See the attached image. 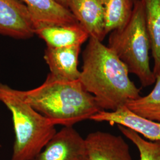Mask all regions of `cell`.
<instances>
[{"label":"cell","mask_w":160,"mask_h":160,"mask_svg":"<svg viewBox=\"0 0 160 160\" xmlns=\"http://www.w3.org/2000/svg\"><path fill=\"white\" fill-rule=\"evenodd\" d=\"M126 65L102 42L89 38L82 53L79 81L102 110L113 112L141 96Z\"/></svg>","instance_id":"obj_1"},{"label":"cell","mask_w":160,"mask_h":160,"mask_svg":"<svg viewBox=\"0 0 160 160\" xmlns=\"http://www.w3.org/2000/svg\"><path fill=\"white\" fill-rule=\"evenodd\" d=\"M25 100L53 125L73 126L102 110L79 80H62L50 73L40 86L22 90Z\"/></svg>","instance_id":"obj_2"},{"label":"cell","mask_w":160,"mask_h":160,"mask_svg":"<svg viewBox=\"0 0 160 160\" xmlns=\"http://www.w3.org/2000/svg\"><path fill=\"white\" fill-rule=\"evenodd\" d=\"M0 102L12 115L15 140L11 160H31L57 133L55 126L28 103L22 90L0 82Z\"/></svg>","instance_id":"obj_3"},{"label":"cell","mask_w":160,"mask_h":160,"mask_svg":"<svg viewBox=\"0 0 160 160\" xmlns=\"http://www.w3.org/2000/svg\"><path fill=\"white\" fill-rule=\"evenodd\" d=\"M108 46L135 75L141 86L154 84L156 77L150 67V43L146 29L143 0L137 2L126 24L109 33Z\"/></svg>","instance_id":"obj_4"},{"label":"cell","mask_w":160,"mask_h":160,"mask_svg":"<svg viewBox=\"0 0 160 160\" xmlns=\"http://www.w3.org/2000/svg\"><path fill=\"white\" fill-rule=\"evenodd\" d=\"M31 160H89L85 139L73 126H63Z\"/></svg>","instance_id":"obj_5"},{"label":"cell","mask_w":160,"mask_h":160,"mask_svg":"<svg viewBox=\"0 0 160 160\" xmlns=\"http://www.w3.org/2000/svg\"><path fill=\"white\" fill-rule=\"evenodd\" d=\"M34 34V22L26 4L20 0H0V35L26 39Z\"/></svg>","instance_id":"obj_6"},{"label":"cell","mask_w":160,"mask_h":160,"mask_svg":"<svg viewBox=\"0 0 160 160\" xmlns=\"http://www.w3.org/2000/svg\"><path fill=\"white\" fill-rule=\"evenodd\" d=\"M85 141L89 160H132L129 145L120 135L94 132Z\"/></svg>","instance_id":"obj_7"},{"label":"cell","mask_w":160,"mask_h":160,"mask_svg":"<svg viewBox=\"0 0 160 160\" xmlns=\"http://www.w3.org/2000/svg\"><path fill=\"white\" fill-rule=\"evenodd\" d=\"M90 120L97 122H106L112 125L125 126L148 141L160 142V122L139 117L126 107L113 112L100 110L92 116Z\"/></svg>","instance_id":"obj_8"},{"label":"cell","mask_w":160,"mask_h":160,"mask_svg":"<svg viewBox=\"0 0 160 160\" xmlns=\"http://www.w3.org/2000/svg\"><path fill=\"white\" fill-rule=\"evenodd\" d=\"M67 8L90 38L104 40L106 34L102 0H67Z\"/></svg>","instance_id":"obj_9"},{"label":"cell","mask_w":160,"mask_h":160,"mask_svg":"<svg viewBox=\"0 0 160 160\" xmlns=\"http://www.w3.org/2000/svg\"><path fill=\"white\" fill-rule=\"evenodd\" d=\"M34 33L46 42L47 46L52 48L81 46L90 38L79 23L38 24L34 25Z\"/></svg>","instance_id":"obj_10"},{"label":"cell","mask_w":160,"mask_h":160,"mask_svg":"<svg viewBox=\"0 0 160 160\" xmlns=\"http://www.w3.org/2000/svg\"><path fill=\"white\" fill-rule=\"evenodd\" d=\"M81 46H47L44 59L50 69V74L62 80H79L80 71L78 69V65Z\"/></svg>","instance_id":"obj_11"},{"label":"cell","mask_w":160,"mask_h":160,"mask_svg":"<svg viewBox=\"0 0 160 160\" xmlns=\"http://www.w3.org/2000/svg\"><path fill=\"white\" fill-rule=\"evenodd\" d=\"M29 9L34 26L38 24H68L78 23L68 8L53 0H20Z\"/></svg>","instance_id":"obj_12"},{"label":"cell","mask_w":160,"mask_h":160,"mask_svg":"<svg viewBox=\"0 0 160 160\" xmlns=\"http://www.w3.org/2000/svg\"><path fill=\"white\" fill-rule=\"evenodd\" d=\"M145 21L154 60L152 71L160 75V0H143Z\"/></svg>","instance_id":"obj_13"},{"label":"cell","mask_w":160,"mask_h":160,"mask_svg":"<svg viewBox=\"0 0 160 160\" xmlns=\"http://www.w3.org/2000/svg\"><path fill=\"white\" fill-rule=\"evenodd\" d=\"M104 8V29L108 35L116 29L124 26L133 10L132 0H102Z\"/></svg>","instance_id":"obj_14"},{"label":"cell","mask_w":160,"mask_h":160,"mask_svg":"<svg viewBox=\"0 0 160 160\" xmlns=\"http://www.w3.org/2000/svg\"><path fill=\"white\" fill-rule=\"evenodd\" d=\"M154 87L148 94L127 103V109L138 116L160 122V75L156 77Z\"/></svg>","instance_id":"obj_15"},{"label":"cell","mask_w":160,"mask_h":160,"mask_svg":"<svg viewBox=\"0 0 160 160\" xmlns=\"http://www.w3.org/2000/svg\"><path fill=\"white\" fill-rule=\"evenodd\" d=\"M121 133L137 148L139 160H160V142L151 141L125 126L118 125Z\"/></svg>","instance_id":"obj_16"},{"label":"cell","mask_w":160,"mask_h":160,"mask_svg":"<svg viewBox=\"0 0 160 160\" xmlns=\"http://www.w3.org/2000/svg\"><path fill=\"white\" fill-rule=\"evenodd\" d=\"M53 1L57 2L59 5L68 8H67V0H53Z\"/></svg>","instance_id":"obj_17"},{"label":"cell","mask_w":160,"mask_h":160,"mask_svg":"<svg viewBox=\"0 0 160 160\" xmlns=\"http://www.w3.org/2000/svg\"><path fill=\"white\" fill-rule=\"evenodd\" d=\"M139 0H132V1L133 2V3H134V4L137 2H138V1H139Z\"/></svg>","instance_id":"obj_18"},{"label":"cell","mask_w":160,"mask_h":160,"mask_svg":"<svg viewBox=\"0 0 160 160\" xmlns=\"http://www.w3.org/2000/svg\"><path fill=\"white\" fill-rule=\"evenodd\" d=\"M1 147V143H0V148Z\"/></svg>","instance_id":"obj_19"}]
</instances>
